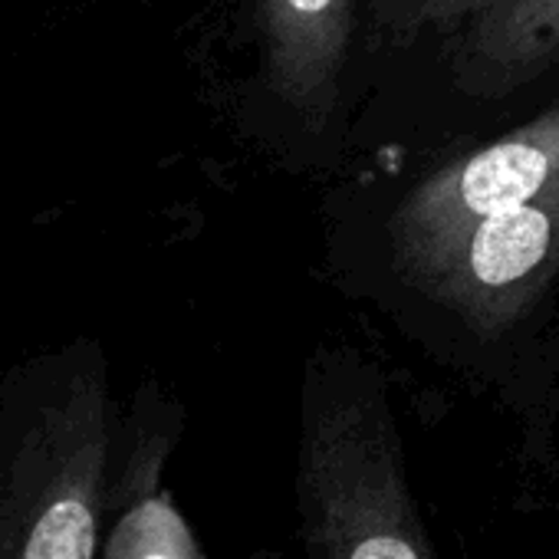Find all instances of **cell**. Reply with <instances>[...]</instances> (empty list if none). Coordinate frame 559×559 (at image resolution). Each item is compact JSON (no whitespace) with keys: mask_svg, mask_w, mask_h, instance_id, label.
<instances>
[{"mask_svg":"<svg viewBox=\"0 0 559 559\" xmlns=\"http://www.w3.org/2000/svg\"><path fill=\"white\" fill-rule=\"evenodd\" d=\"M294 500L307 559H441L385 392L362 369L310 376Z\"/></svg>","mask_w":559,"mask_h":559,"instance_id":"cell-1","label":"cell"},{"mask_svg":"<svg viewBox=\"0 0 559 559\" xmlns=\"http://www.w3.org/2000/svg\"><path fill=\"white\" fill-rule=\"evenodd\" d=\"M454 250H464L467 287L480 290L487 300L526 294L559 253V185L513 211L480 217L444 257Z\"/></svg>","mask_w":559,"mask_h":559,"instance_id":"cell-3","label":"cell"},{"mask_svg":"<svg viewBox=\"0 0 559 559\" xmlns=\"http://www.w3.org/2000/svg\"><path fill=\"white\" fill-rule=\"evenodd\" d=\"M273 80L290 99H313L333 80L346 44L343 0H266Z\"/></svg>","mask_w":559,"mask_h":559,"instance_id":"cell-4","label":"cell"},{"mask_svg":"<svg viewBox=\"0 0 559 559\" xmlns=\"http://www.w3.org/2000/svg\"><path fill=\"white\" fill-rule=\"evenodd\" d=\"M106 559H207L178 507L162 493H145L116 526Z\"/></svg>","mask_w":559,"mask_h":559,"instance_id":"cell-6","label":"cell"},{"mask_svg":"<svg viewBox=\"0 0 559 559\" xmlns=\"http://www.w3.org/2000/svg\"><path fill=\"white\" fill-rule=\"evenodd\" d=\"M484 4H490V0H421V21L431 27H444Z\"/></svg>","mask_w":559,"mask_h":559,"instance_id":"cell-7","label":"cell"},{"mask_svg":"<svg viewBox=\"0 0 559 559\" xmlns=\"http://www.w3.org/2000/svg\"><path fill=\"white\" fill-rule=\"evenodd\" d=\"M559 185V109L435 175L405 207V240L431 266L480 217L513 211Z\"/></svg>","mask_w":559,"mask_h":559,"instance_id":"cell-2","label":"cell"},{"mask_svg":"<svg viewBox=\"0 0 559 559\" xmlns=\"http://www.w3.org/2000/svg\"><path fill=\"white\" fill-rule=\"evenodd\" d=\"M530 4H533V14H539L543 8L556 4V0H520V11H523V8H530Z\"/></svg>","mask_w":559,"mask_h":559,"instance_id":"cell-8","label":"cell"},{"mask_svg":"<svg viewBox=\"0 0 559 559\" xmlns=\"http://www.w3.org/2000/svg\"><path fill=\"white\" fill-rule=\"evenodd\" d=\"M99 464L103 431L90 441L80 467L63 480L57 500L37 516L24 559H93L99 526Z\"/></svg>","mask_w":559,"mask_h":559,"instance_id":"cell-5","label":"cell"}]
</instances>
